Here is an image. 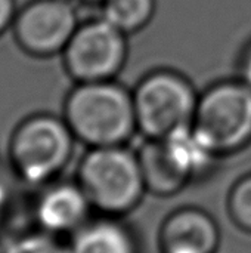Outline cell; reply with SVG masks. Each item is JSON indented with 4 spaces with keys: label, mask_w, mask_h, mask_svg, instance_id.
Wrapping results in <instances>:
<instances>
[{
    "label": "cell",
    "mask_w": 251,
    "mask_h": 253,
    "mask_svg": "<svg viewBox=\"0 0 251 253\" xmlns=\"http://www.w3.org/2000/svg\"><path fill=\"white\" fill-rule=\"evenodd\" d=\"M78 185L93 211L120 218L132 212L146 193L138 153L127 145L89 148L77 168Z\"/></svg>",
    "instance_id": "3957f363"
},
{
    "label": "cell",
    "mask_w": 251,
    "mask_h": 253,
    "mask_svg": "<svg viewBox=\"0 0 251 253\" xmlns=\"http://www.w3.org/2000/svg\"><path fill=\"white\" fill-rule=\"evenodd\" d=\"M75 138L64 117L37 113L22 119L10 133L7 160L13 176L41 188L59 178L74 153Z\"/></svg>",
    "instance_id": "7a4b0ae2"
},
{
    "label": "cell",
    "mask_w": 251,
    "mask_h": 253,
    "mask_svg": "<svg viewBox=\"0 0 251 253\" xmlns=\"http://www.w3.org/2000/svg\"><path fill=\"white\" fill-rule=\"evenodd\" d=\"M136 153L148 193L167 197L178 194L189 184L175 166L161 139H145Z\"/></svg>",
    "instance_id": "8fae6325"
},
{
    "label": "cell",
    "mask_w": 251,
    "mask_h": 253,
    "mask_svg": "<svg viewBox=\"0 0 251 253\" xmlns=\"http://www.w3.org/2000/svg\"><path fill=\"white\" fill-rule=\"evenodd\" d=\"M102 16L107 22L123 31L132 34L145 28L154 13L155 0H102Z\"/></svg>",
    "instance_id": "7c38bea8"
},
{
    "label": "cell",
    "mask_w": 251,
    "mask_h": 253,
    "mask_svg": "<svg viewBox=\"0 0 251 253\" xmlns=\"http://www.w3.org/2000/svg\"><path fill=\"white\" fill-rule=\"evenodd\" d=\"M132 95L138 133L145 139H163L191 126L200 98L192 83L173 70L148 73Z\"/></svg>",
    "instance_id": "277c9868"
},
{
    "label": "cell",
    "mask_w": 251,
    "mask_h": 253,
    "mask_svg": "<svg viewBox=\"0 0 251 253\" xmlns=\"http://www.w3.org/2000/svg\"><path fill=\"white\" fill-rule=\"evenodd\" d=\"M78 1H84V3H102V0H78Z\"/></svg>",
    "instance_id": "ac0fdd59"
},
{
    "label": "cell",
    "mask_w": 251,
    "mask_h": 253,
    "mask_svg": "<svg viewBox=\"0 0 251 253\" xmlns=\"http://www.w3.org/2000/svg\"><path fill=\"white\" fill-rule=\"evenodd\" d=\"M192 127L217 157L251 142V87L241 79L222 80L200 93Z\"/></svg>",
    "instance_id": "5b68a950"
},
{
    "label": "cell",
    "mask_w": 251,
    "mask_h": 253,
    "mask_svg": "<svg viewBox=\"0 0 251 253\" xmlns=\"http://www.w3.org/2000/svg\"><path fill=\"white\" fill-rule=\"evenodd\" d=\"M240 79L251 87V44L246 47L240 62Z\"/></svg>",
    "instance_id": "e0dca14e"
},
{
    "label": "cell",
    "mask_w": 251,
    "mask_h": 253,
    "mask_svg": "<svg viewBox=\"0 0 251 253\" xmlns=\"http://www.w3.org/2000/svg\"><path fill=\"white\" fill-rule=\"evenodd\" d=\"M78 25L70 0H33L16 12L12 28L22 50L46 58L62 53Z\"/></svg>",
    "instance_id": "52a82bcc"
},
{
    "label": "cell",
    "mask_w": 251,
    "mask_h": 253,
    "mask_svg": "<svg viewBox=\"0 0 251 253\" xmlns=\"http://www.w3.org/2000/svg\"><path fill=\"white\" fill-rule=\"evenodd\" d=\"M0 253H70V249L62 239L34 228L9 239Z\"/></svg>",
    "instance_id": "4fadbf2b"
},
{
    "label": "cell",
    "mask_w": 251,
    "mask_h": 253,
    "mask_svg": "<svg viewBox=\"0 0 251 253\" xmlns=\"http://www.w3.org/2000/svg\"><path fill=\"white\" fill-rule=\"evenodd\" d=\"M220 231L210 213L198 208L172 212L161 224L158 245L161 253H216Z\"/></svg>",
    "instance_id": "9c48e42d"
},
{
    "label": "cell",
    "mask_w": 251,
    "mask_h": 253,
    "mask_svg": "<svg viewBox=\"0 0 251 253\" xmlns=\"http://www.w3.org/2000/svg\"><path fill=\"white\" fill-rule=\"evenodd\" d=\"M16 16L15 0H0V34L10 27Z\"/></svg>",
    "instance_id": "9a60e30c"
},
{
    "label": "cell",
    "mask_w": 251,
    "mask_h": 253,
    "mask_svg": "<svg viewBox=\"0 0 251 253\" xmlns=\"http://www.w3.org/2000/svg\"><path fill=\"white\" fill-rule=\"evenodd\" d=\"M92 211L93 208L77 181L58 179L38 188L31 206L34 228L59 239L77 233L92 219Z\"/></svg>",
    "instance_id": "ba28073f"
},
{
    "label": "cell",
    "mask_w": 251,
    "mask_h": 253,
    "mask_svg": "<svg viewBox=\"0 0 251 253\" xmlns=\"http://www.w3.org/2000/svg\"><path fill=\"white\" fill-rule=\"evenodd\" d=\"M127 34L104 18L77 27L62 52L64 67L75 83L114 80L126 64Z\"/></svg>",
    "instance_id": "8992f818"
},
{
    "label": "cell",
    "mask_w": 251,
    "mask_h": 253,
    "mask_svg": "<svg viewBox=\"0 0 251 253\" xmlns=\"http://www.w3.org/2000/svg\"><path fill=\"white\" fill-rule=\"evenodd\" d=\"M228 213L240 230L251 234V173L238 179L231 188Z\"/></svg>",
    "instance_id": "5bb4252c"
},
{
    "label": "cell",
    "mask_w": 251,
    "mask_h": 253,
    "mask_svg": "<svg viewBox=\"0 0 251 253\" xmlns=\"http://www.w3.org/2000/svg\"><path fill=\"white\" fill-rule=\"evenodd\" d=\"M12 203V194L4 181L0 179V230L6 224L9 216V209Z\"/></svg>",
    "instance_id": "2e32d148"
},
{
    "label": "cell",
    "mask_w": 251,
    "mask_h": 253,
    "mask_svg": "<svg viewBox=\"0 0 251 253\" xmlns=\"http://www.w3.org/2000/svg\"><path fill=\"white\" fill-rule=\"evenodd\" d=\"M70 253H138L130 230L114 216L92 218L70 237Z\"/></svg>",
    "instance_id": "30bf717a"
},
{
    "label": "cell",
    "mask_w": 251,
    "mask_h": 253,
    "mask_svg": "<svg viewBox=\"0 0 251 253\" xmlns=\"http://www.w3.org/2000/svg\"><path fill=\"white\" fill-rule=\"evenodd\" d=\"M62 117L87 148L127 145L138 133L133 95L115 80L75 83Z\"/></svg>",
    "instance_id": "6da1fadb"
}]
</instances>
